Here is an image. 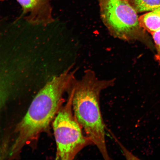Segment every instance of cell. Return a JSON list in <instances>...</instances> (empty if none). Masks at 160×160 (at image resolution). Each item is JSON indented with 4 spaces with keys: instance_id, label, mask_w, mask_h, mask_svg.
Segmentation results:
<instances>
[{
    "instance_id": "4",
    "label": "cell",
    "mask_w": 160,
    "mask_h": 160,
    "mask_svg": "<svg viewBox=\"0 0 160 160\" xmlns=\"http://www.w3.org/2000/svg\"><path fill=\"white\" fill-rule=\"evenodd\" d=\"M66 104L62 106L53 123L57 153L56 159L71 160L75 159L82 150L93 145L74 114L72 98L68 94Z\"/></svg>"
},
{
    "instance_id": "6",
    "label": "cell",
    "mask_w": 160,
    "mask_h": 160,
    "mask_svg": "<svg viewBox=\"0 0 160 160\" xmlns=\"http://www.w3.org/2000/svg\"><path fill=\"white\" fill-rule=\"evenodd\" d=\"M139 19L141 27L151 34L160 29V8L140 16Z\"/></svg>"
},
{
    "instance_id": "1",
    "label": "cell",
    "mask_w": 160,
    "mask_h": 160,
    "mask_svg": "<svg viewBox=\"0 0 160 160\" xmlns=\"http://www.w3.org/2000/svg\"><path fill=\"white\" fill-rule=\"evenodd\" d=\"M74 64L59 75L52 78L42 88L32 102L28 111L15 130V141L10 156L18 154L28 142L35 139L54 119L63 102L78 69L71 71Z\"/></svg>"
},
{
    "instance_id": "2",
    "label": "cell",
    "mask_w": 160,
    "mask_h": 160,
    "mask_svg": "<svg viewBox=\"0 0 160 160\" xmlns=\"http://www.w3.org/2000/svg\"><path fill=\"white\" fill-rule=\"evenodd\" d=\"M115 81V79H100L92 70L88 69L81 79L73 78L67 91L72 98L76 119L105 160L111 159L106 144L105 126L100 107V96L103 90L113 87Z\"/></svg>"
},
{
    "instance_id": "3",
    "label": "cell",
    "mask_w": 160,
    "mask_h": 160,
    "mask_svg": "<svg viewBox=\"0 0 160 160\" xmlns=\"http://www.w3.org/2000/svg\"><path fill=\"white\" fill-rule=\"evenodd\" d=\"M97 1L101 19L110 34L124 41L141 42L153 48L151 38L140 26L138 13L128 0Z\"/></svg>"
},
{
    "instance_id": "7",
    "label": "cell",
    "mask_w": 160,
    "mask_h": 160,
    "mask_svg": "<svg viewBox=\"0 0 160 160\" xmlns=\"http://www.w3.org/2000/svg\"><path fill=\"white\" fill-rule=\"evenodd\" d=\"M138 13L150 12L160 8V0H128Z\"/></svg>"
},
{
    "instance_id": "5",
    "label": "cell",
    "mask_w": 160,
    "mask_h": 160,
    "mask_svg": "<svg viewBox=\"0 0 160 160\" xmlns=\"http://www.w3.org/2000/svg\"><path fill=\"white\" fill-rule=\"evenodd\" d=\"M22 10L24 19L33 25L47 26L54 21L51 0H15Z\"/></svg>"
},
{
    "instance_id": "8",
    "label": "cell",
    "mask_w": 160,
    "mask_h": 160,
    "mask_svg": "<svg viewBox=\"0 0 160 160\" xmlns=\"http://www.w3.org/2000/svg\"><path fill=\"white\" fill-rule=\"evenodd\" d=\"M11 86L9 82L0 77V110L12 92Z\"/></svg>"
},
{
    "instance_id": "9",
    "label": "cell",
    "mask_w": 160,
    "mask_h": 160,
    "mask_svg": "<svg viewBox=\"0 0 160 160\" xmlns=\"http://www.w3.org/2000/svg\"><path fill=\"white\" fill-rule=\"evenodd\" d=\"M157 50L155 59L160 65V29L151 34Z\"/></svg>"
}]
</instances>
